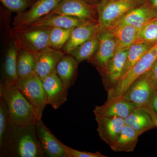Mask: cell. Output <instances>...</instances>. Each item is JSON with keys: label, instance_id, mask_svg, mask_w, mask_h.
Wrapping results in <instances>:
<instances>
[{"label": "cell", "instance_id": "cell-31", "mask_svg": "<svg viewBox=\"0 0 157 157\" xmlns=\"http://www.w3.org/2000/svg\"><path fill=\"white\" fill-rule=\"evenodd\" d=\"M3 6L11 12L17 14L26 11L33 6L35 0H0Z\"/></svg>", "mask_w": 157, "mask_h": 157}, {"label": "cell", "instance_id": "cell-30", "mask_svg": "<svg viewBox=\"0 0 157 157\" xmlns=\"http://www.w3.org/2000/svg\"><path fill=\"white\" fill-rule=\"evenodd\" d=\"M11 123L6 102L0 97V147L2 145Z\"/></svg>", "mask_w": 157, "mask_h": 157}, {"label": "cell", "instance_id": "cell-9", "mask_svg": "<svg viewBox=\"0 0 157 157\" xmlns=\"http://www.w3.org/2000/svg\"><path fill=\"white\" fill-rule=\"evenodd\" d=\"M96 7L85 0H62L49 14H56L76 17L87 21L96 20Z\"/></svg>", "mask_w": 157, "mask_h": 157}, {"label": "cell", "instance_id": "cell-13", "mask_svg": "<svg viewBox=\"0 0 157 157\" xmlns=\"http://www.w3.org/2000/svg\"><path fill=\"white\" fill-rule=\"evenodd\" d=\"M87 21V20L72 16L56 14H48L33 22L14 28L19 29H48L54 27L74 28Z\"/></svg>", "mask_w": 157, "mask_h": 157}, {"label": "cell", "instance_id": "cell-22", "mask_svg": "<svg viewBox=\"0 0 157 157\" xmlns=\"http://www.w3.org/2000/svg\"><path fill=\"white\" fill-rule=\"evenodd\" d=\"M124 122L139 135L155 127L150 116L142 108H135L124 119Z\"/></svg>", "mask_w": 157, "mask_h": 157}, {"label": "cell", "instance_id": "cell-27", "mask_svg": "<svg viewBox=\"0 0 157 157\" xmlns=\"http://www.w3.org/2000/svg\"><path fill=\"white\" fill-rule=\"evenodd\" d=\"M154 45V44L140 42L133 43L129 48L126 62L122 76L128 72Z\"/></svg>", "mask_w": 157, "mask_h": 157}, {"label": "cell", "instance_id": "cell-35", "mask_svg": "<svg viewBox=\"0 0 157 157\" xmlns=\"http://www.w3.org/2000/svg\"><path fill=\"white\" fill-rule=\"evenodd\" d=\"M149 106L157 114V89L156 90L154 95Z\"/></svg>", "mask_w": 157, "mask_h": 157}, {"label": "cell", "instance_id": "cell-7", "mask_svg": "<svg viewBox=\"0 0 157 157\" xmlns=\"http://www.w3.org/2000/svg\"><path fill=\"white\" fill-rule=\"evenodd\" d=\"M156 90L145 73L134 82L121 98L136 108H142L150 105Z\"/></svg>", "mask_w": 157, "mask_h": 157}, {"label": "cell", "instance_id": "cell-34", "mask_svg": "<svg viewBox=\"0 0 157 157\" xmlns=\"http://www.w3.org/2000/svg\"><path fill=\"white\" fill-rule=\"evenodd\" d=\"M140 108H142L149 114L155 126L157 127V114L153 111L150 106H148Z\"/></svg>", "mask_w": 157, "mask_h": 157}, {"label": "cell", "instance_id": "cell-29", "mask_svg": "<svg viewBox=\"0 0 157 157\" xmlns=\"http://www.w3.org/2000/svg\"><path fill=\"white\" fill-rule=\"evenodd\" d=\"M155 44L157 42V17L147 23L138 31L135 42Z\"/></svg>", "mask_w": 157, "mask_h": 157}, {"label": "cell", "instance_id": "cell-4", "mask_svg": "<svg viewBox=\"0 0 157 157\" xmlns=\"http://www.w3.org/2000/svg\"><path fill=\"white\" fill-rule=\"evenodd\" d=\"M145 2V0H102L96 6L98 32L109 28L129 11Z\"/></svg>", "mask_w": 157, "mask_h": 157}, {"label": "cell", "instance_id": "cell-20", "mask_svg": "<svg viewBox=\"0 0 157 157\" xmlns=\"http://www.w3.org/2000/svg\"><path fill=\"white\" fill-rule=\"evenodd\" d=\"M98 21H88L73 29L71 36L62 48L63 51L69 54L78 45L89 39L98 32Z\"/></svg>", "mask_w": 157, "mask_h": 157}, {"label": "cell", "instance_id": "cell-1", "mask_svg": "<svg viewBox=\"0 0 157 157\" xmlns=\"http://www.w3.org/2000/svg\"><path fill=\"white\" fill-rule=\"evenodd\" d=\"M0 156L44 157L36 124L18 126L11 123L2 145L0 147Z\"/></svg>", "mask_w": 157, "mask_h": 157}, {"label": "cell", "instance_id": "cell-12", "mask_svg": "<svg viewBox=\"0 0 157 157\" xmlns=\"http://www.w3.org/2000/svg\"><path fill=\"white\" fill-rule=\"evenodd\" d=\"M97 33L99 47L95 54L89 60L97 65L100 70H102L107 66L109 60L116 51L117 42L115 36L109 29Z\"/></svg>", "mask_w": 157, "mask_h": 157}, {"label": "cell", "instance_id": "cell-23", "mask_svg": "<svg viewBox=\"0 0 157 157\" xmlns=\"http://www.w3.org/2000/svg\"><path fill=\"white\" fill-rule=\"evenodd\" d=\"M139 136L135 130L125 124L115 143L110 148L114 152L133 151L138 142Z\"/></svg>", "mask_w": 157, "mask_h": 157}, {"label": "cell", "instance_id": "cell-28", "mask_svg": "<svg viewBox=\"0 0 157 157\" xmlns=\"http://www.w3.org/2000/svg\"><path fill=\"white\" fill-rule=\"evenodd\" d=\"M73 29L52 28L49 36L50 48L60 50L70 39Z\"/></svg>", "mask_w": 157, "mask_h": 157}, {"label": "cell", "instance_id": "cell-26", "mask_svg": "<svg viewBox=\"0 0 157 157\" xmlns=\"http://www.w3.org/2000/svg\"><path fill=\"white\" fill-rule=\"evenodd\" d=\"M36 59L34 53L20 46L17 56L18 78L35 72Z\"/></svg>", "mask_w": 157, "mask_h": 157}, {"label": "cell", "instance_id": "cell-24", "mask_svg": "<svg viewBox=\"0 0 157 157\" xmlns=\"http://www.w3.org/2000/svg\"><path fill=\"white\" fill-rule=\"evenodd\" d=\"M115 36L117 49L130 47L136 41L138 31L133 26L127 24L112 26L108 29Z\"/></svg>", "mask_w": 157, "mask_h": 157}, {"label": "cell", "instance_id": "cell-33", "mask_svg": "<svg viewBox=\"0 0 157 157\" xmlns=\"http://www.w3.org/2000/svg\"><path fill=\"white\" fill-rule=\"evenodd\" d=\"M146 73L157 89V59Z\"/></svg>", "mask_w": 157, "mask_h": 157}, {"label": "cell", "instance_id": "cell-21", "mask_svg": "<svg viewBox=\"0 0 157 157\" xmlns=\"http://www.w3.org/2000/svg\"><path fill=\"white\" fill-rule=\"evenodd\" d=\"M78 64L77 61L69 54H66L58 63L57 74L67 90H69L75 82Z\"/></svg>", "mask_w": 157, "mask_h": 157}, {"label": "cell", "instance_id": "cell-6", "mask_svg": "<svg viewBox=\"0 0 157 157\" xmlns=\"http://www.w3.org/2000/svg\"><path fill=\"white\" fill-rule=\"evenodd\" d=\"M52 28L10 29L19 46L33 53L50 48L49 36Z\"/></svg>", "mask_w": 157, "mask_h": 157}, {"label": "cell", "instance_id": "cell-19", "mask_svg": "<svg viewBox=\"0 0 157 157\" xmlns=\"http://www.w3.org/2000/svg\"><path fill=\"white\" fill-rule=\"evenodd\" d=\"M130 47L117 49L107 66L101 70L108 80V84L106 87L107 90L113 87L122 76Z\"/></svg>", "mask_w": 157, "mask_h": 157}, {"label": "cell", "instance_id": "cell-18", "mask_svg": "<svg viewBox=\"0 0 157 157\" xmlns=\"http://www.w3.org/2000/svg\"><path fill=\"white\" fill-rule=\"evenodd\" d=\"M135 108H137L121 98L107 101L103 105L96 106L93 112L95 116L124 119Z\"/></svg>", "mask_w": 157, "mask_h": 157}, {"label": "cell", "instance_id": "cell-25", "mask_svg": "<svg viewBox=\"0 0 157 157\" xmlns=\"http://www.w3.org/2000/svg\"><path fill=\"white\" fill-rule=\"evenodd\" d=\"M99 41L98 33L91 38L71 51L69 53L77 61L78 64L94 56L99 47Z\"/></svg>", "mask_w": 157, "mask_h": 157}, {"label": "cell", "instance_id": "cell-15", "mask_svg": "<svg viewBox=\"0 0 157 157\" xmlns=\"http://www.w3.org/2000/svg\"><path fill=\"white\" fill-rule=\"evenodd\" d=\"M37 136L44 156L67 157L59 141L46 126L42 120L38 119L36 123Z\"/></svg>", "mask_w": 157, "mask_h": 157}, {"label": "cell", "instance_id": "cell-8", "mask_svg": "<svg viewBox=\"0 0 157 157\" xmlns=\"http://www.w3.org/2000/svg\"><path fill=\"white\" fill-rule=\"evenodd\" d=\"M6 46L2 63V79L0 83V85L4 87L15 84L18 79L17 56L20 46L11 30Z\"/></svg>", "mask_w": 157, "mask_h": 157}, {"label": "cell", "instance_id": "cell-36", "mask_svg": "<svg viewBox=\"0 0 157 157\" xmlns=\"http://www.w3.org/2000/svg\"><path fill=\"white\" fill-rule=\"evenodd\" d=\"M152 6L157 9V0H148Z\"/></svg>", "mask_w": 157, "mask_h": 157}, {"label": "cell", "instance_id": "cell-17", "mask_svg": "<svg viewBox=\"0 0 157 157\" xmlns=\"http://www.w3.org/2000/svg\"><path fill=\"white\" fill-rule=\"evenodd\" d=\"M95 120L98 124L97 131L100 139L111 147L125 125L124 119L95 116Z\"/></svg>", "mask_w": 157, "mask_h": 157}, {"label": "cell", "instance_id": "cell-14", "mask_svg": "<svg viewBox=\"0 0 157 157\" xmlns=\"http://www.w3.org/2000/svg\"><path fill=\"white\" fill-rule=\"evenodd\" d=\"M65 54L63 51L52 48L34 53L36 59L35 73L42 80L48 75L56 73L58 63Z\"/></svg>", "mask_w": 157, "mask_h": 157}, {"label": "cell", "instance_id": "cell-11", "mask_svg": "<svg viewBox=\"0 0 157 157\" xmlns=\"http://www.w3.org/2000/svg\"><path fill=\"white\" fill-rule=\"evenodd\" d=\"M42 81L47 105L58 109L67 100L68 90L56 73L48 75Z\"/></svg>", "mask_w": 157, "mask_h": 157}, {"label": "cell", "instance_id": "cell-5", "mask_svg": "<svg viewBox=\"0 0 157 157\" xmlns=\"http://www.w3.org/2000/svg\"><path fill=\"white\" fill-rule=\"evenodd\" d=\"M15 84L35 109L38 119H41L47 104L41 78L33 72L18 78Z\"/></svg>", "mask_w": 157, "mask_h": 157}, {"label": "cell", "instance_id": "cell-3", "mask_svg": "<svg viewBox=\"0 0 157 157\" xmlns=\"http://www.w3.org/2000/svg\"><path fill=\"white\" fill-rule=\"evenodd\" d=\"M157 59V42L125 74L121 76L113 87L107 90V101L122 97L138 77L150 70Z\"/></svg>", "mask_w": 157, "mask_h": 157}, {"label": "cell", "instance_id": "cell-32", "mask_svg": "<svg viewBox=\"0 0 157 157\" xmlns=\"http://www.w3.org/2000/svg\"><path fill=\"white\" fill-rule=\"evenodd\" d=\"M64 151L67 157H107L102 154L100 152H91L82 151L70 148L61 142Z\"/></svg>", "mask_w": 157, "mask_h": 157}, {"label": "cell", "instance_id": "cell-2", "mask_svg": "<svg viewBox=\"0 0 157 157\" xmlns=\"http://www.w3.org/2000/svg\"><path fill=\"white\" fill-rule=\"evenodd\" d=\"M0 97L6 102L11 123L18 126L36 124L38 118L35 109L16 84L6 87L0 85Z\"/></svg>", "mask_w": 157, "mask_h": 157}, {"label": "cell", "instance_id": "cell-10", "mask_svg": "<svg viewBox=\"0 0 157 157\" xmlns=\"http://www.w3.org/2000/svg\"><path fill=\"white\" fill-rule=\"evenodd\" d=\"M62 0H37L28 10L17 14L12 25L18 28L34 22L47 15L59 5Z\"/></svg>", "mask_w": 157, "mask_h": 157}, {"label": "cell", "instance_id": "cell-16", "mask_svg": "<svg viewBox=\"0 0 157 157\" xmlns=\"http://www.w3.org/2000/svg\"><path fill=\"white\" fill-rule=\"evenodd\" d=\"M154 8L153 6L145 2L129 11L110 27L118 25H129L139 31L150 21L157 17V11Z\"/></svg>", "mask_w": 157, "mask_h": 157}]
</instances>
